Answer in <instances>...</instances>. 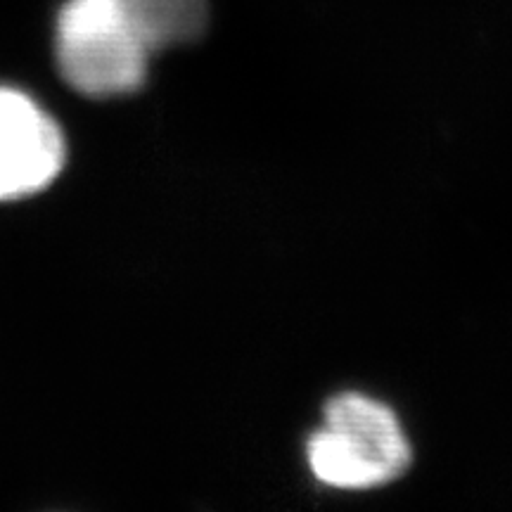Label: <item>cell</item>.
Here are the masks:
<instances>
[{"label":"cell","mask_w":512,"mask_h":512,"mask_svg":"<svg viewBox=\"0 0 512 512\" xmlns=\"http://www.w3.org/2000/svg\"><path fill=\"white\" fill-rule=\"evenodd\" d=\"M309 467L332 489L366 491L399 479L413 453L392 408L366 394H339L325 406V427L306 444Z\"/></svg>","instance_id":"obj_1"},{"label":"cell","mask_w":512,"mask_h":512,"mask_svg":"<svg viewBox=\"0 0 512 512\" xmlns=\"http://www.w3.org/2000/svg\"><path fill=\"white\" fill-rule=\"evenodd\" d=\"M150 55L117 0H64L57 15V64L74 91L88 98L138 91Z\"/></svg>","instance_id":"obj_2"},{"label":"cell","mask_w":512,"mask_h":512,"mask_svg":"<svg viewBox=\"0 0 512 512\" xmlns=\"http://www.w3.org/2000/svg\"><path fill=\"white\" fill-rule=\"evenodd\" d=\"M64 164L60 126L29 95L0 88V200L48 188Z\"/></svg>","instance_id":"obj_3"},{"label":"cell","mask_w":512,"mask_h":512,"mask_svg":"<svg viewBox=\"0 0 512 512\" xmlns=\"http://www.w3.org/2000/svg\"><path fill=\"white\" fill-rule=\"evenodd\" d=\"M150 53L197 41L209 22L207 0H117Z\"/></svg>","instance_id":"obj_4"}]
</instances>
